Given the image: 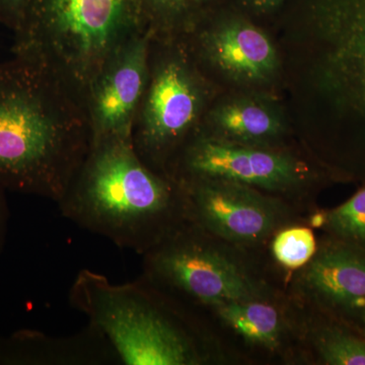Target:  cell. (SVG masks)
Masks as SVG:
<instances>
[{
	"label": "cell",
	"instance_id": "6da1fadb",
	"mask_svg": "<svg viewBox=\"0 0 365 365\" xmlns=\"http://www.w3.org/2000/svg\"><path fill=\"white\" fill-rule=\"evenodd\" d=\"M275 26L292 128L365 168V0H294Z\"/></svg>",
	"mask_w": 365,
	"mask_h": 365
},
{
	"label": "cell",
	"instance_id": "7a4b0ae2",
	"mask_svg": "<svg viewBox=\"0 0 365 365\" xmlns=\"http://www.w3.org/2000/svg\"><path fill=\"white\" fill-rule=\"evenodd\" d=\"M93 143L85 100L21 57L0 62V186L59 203Z\"/></svg>",
	"mask_w": 365,
	"mask_h": 365
},
{
	"label": "cell",
	"instance_id": "3957f363",
	"mask_svg": "<svg viewBox=\"0 0 365 365\" xmlns=\"http://www.w3.org/2000/svg\"><path fill=\"white\" fill-rule=\"evenodd\" d=\"M57 205L74 225L141 256L188 222L179 185L148 167L130 139L91 144Z\"/></svg>",
	"mask_w": 365,
	"mask_h": 365
},
{
	"label": "cell",
	"instance_id": "277c9868",
	"mask_svg": "<svg viewBox=\"0 0 365 365\" xmlns=\"http://www.w3.org/2000/svg\"><path fill=\"white\" fill-rule=\"evenodd\" d=\"M150 30L143 0H31L11 52L54 72L85 100L105 64Z\"/></svg>",
	"mask_w": 365,
	"mask_h": 365
},
{
	"label": "cell",
	"instance_id": "5b68a950",
	"mask_svg": "<svg viewBox=\"0 0 365 365\" xmlns=\"http://www.w3.org/2000/svg\"><path fill=\"white\" fill-rule=\"evenodd\" d=\"M165 297L143 276L117 284L85 269L76 275L68 299L111 344L121 364H203L204 346Z\"/></svg>",
	"mask_w": 365,
	"mask_h": 365
},
{
	"label": "cell",
	"instance_id": "8992f818",
	"mask_svg": "<svg viewBox=\"0 0 365 365\" xmlns=\"http://www.w3.org/2000/svg\"><path fill=\"white\" fill-rule=\"evenodd\" d=\"M222 93L201 71L179 35L151 32L148 83L131 131L139 158L167 176Z\"/></svg>",
	"mask_w": 365,
	"mask_h": 365
},
{
	"label": "cell",
	"instance_id": "52a82bcc",
	"mask_svg": "<svg viewBox=\"0 0 365 365\" xmlns=\"http://www.w3.org/2000/svg\"><path fill=\"white\" fill-rule=\"evenodd\" d=\"M201 71L222 93L280 96L282 66L271 34L242 14L204 9L180 34Z\"/></svg>",
	"mask_w": 365,
	"mask_h": 365
},
{
	"label": "cell",
	"instance_id": "ba28073f",
	"mask_svg": "<svg viewBox=\"0 0 365 365\" xmlns=\"http://www.w3.org/2000/svg\"><path fill=\"white\" fill-rule=\"evenodd\" d=\"M210 235L186 222L143 256V276L168 294L213 307L237 300L261 299L253 278Z\"/></svg>",
	"mask_w": 365,
	"mask_h": 365
},
{
	"label": "cell",
	"instance_id": "9c48e42d",
	"mask_svg": "<svg viewBox=\"0 0 365 365\" xmlns=\"http://www.w3.org/2000/svg\"><path fill=\"white\" fill-rule=\"evenodd\" d=\"M168 177L175 182L225 179L268 192H292L314 179L311 165L280 146L230 143L199 130L182 146Z\"/></svg>",
	"mask_w": 365,
	"mask_h": 365
},
{
	"label": "cell",
	"instance_id": "30bf717a",
	"mask_svg": "<svg viewBox=\"0 0 365 365\" xmlns=\"http://www.w3.org/2000/svg\"><path fill=\"white\" fill-rule=\"evenodd\" d=\"M176 182L184 195L187 220L211 237L257 244L272 234L282 220L280 204L248 185L225 179Z\"/></svg>",
	"mask_w": 365,
	"mask_h": 365
},
{
	"label": "cell",
	"instance_id": "8fae6325",
	"mask_svg": "<svg viewBox=\"0 0 365 365\" xmlns=\"http://www.w3.org/2000/svg\"><path fill=\"white\" fill-rule=\"evenodd\" d=\"M150 39L151 30L125 45L86 90L93 143L108 139L131 140L132 126L148 83Z\"/></svg>",
	"mask_w": 365,
	"mask_h": 365
},
{
	"label": "cell",
	"instance_id": "7c38bea8",
	"mask_svg": "<svg viewBox=\"0 0 365 365\" xmlns=\"http://www.w3.org/2000/svg\"><path fill=\"white\" fill-rule=\"evenodd\" d=\"M199 130L230 143L280 146L294 128L280 96L225 91L209 107Z\"/></svg>",
	"mask_w": 365,
	"mask_h": 365
},
{
	"label": "cell",
	"instance_id": "4fadbf2b",
	"mask_svg": "<svg viewBox=\"0 0 365 365\" xmlns=\"http://www.w3.org/2000/svg\"><path fill=\"white\" fill-rule=\"evenodd\" d=\"M117 353L88 325L78 333L52 336L21 329L0 337V365H116Z\"/></svg>",
	"mask_w": 365,
	"mask_h": 365
},
{
	"label": "cell",
	"instance_id": "5bb4252c",
	"mask_svg": "<svg viewBox=\"0 0 365 365\" xmlns=\"http://www.w3.org/2000/svg\"><path fill=\"white\" fill-rule=\"evenodd\" d=\"M309 294L343 309L365 307V254L332 247L314 256L302 276Z\"/></svg>",
	"mask_w": 365,
	"mask_h": 365
},
{
	"label": "cell",
	"instance_id": "9a60e30c",
	"mask_svg": "<svg viewBox=\"0 0 365 365\" xmlns=\"http://www.w3.org/2000/svg\"><path fill=\"white\" fill-rule=\"evenodd\" d=\"M212 309L225 325L252 344L268 349L279 345L283 330L279 313L261 299L230 302Z\"/></svg>",
	"mask_w": 365,
	"mask_h": 365
},
{
	"label": "cell",
	"instance_id": "2e32d148",
	"mask_svg": "<svg viewBox=\"0 0 365 365\" xmlns=\"http://www.w3.org/2000/svg\"><path fill=\"white\" fill-rule=\"evenodd\" d=\"M272 252L276 261L284 267L302 268L316 255V237L307 227L287 228L274 237Z\"/></svg>",
	"mask_w": 365,
	"mask_h": 365
},
{
	"label": "cell",
	"instance_id": "e0dca14e",
	"mask_svg": "<svg viewBox=\"0 0 365 365\" xmlns=\"http://www.w3.org/2000/svg\"><path fill=\"white\" fill-rule=\"evenodd\" d=\"M151 32L158 35H180L193 19L189 0H143Z\"/></svg>",
	"mask_w": 365,
	"mask_h": 365
},
{
	"label": "cell",
	"instance_id": "ac0fdd59",
	"mask_svg": "<svg viewBox=\"0 0 365 365\" xmlns=\"http://www.w3.org/2000/svg\"><path fill=\"white\" fill-rule=\"evenodd\" d=\"M327 225L343 239L365 245V189L331 211Z\"/></svg>",
	"mask_w": 365,
	"mask_h": 365
},
{
	"label": "cell",
	"instance_id": "d6986e66",
	"mask_svg": "<svg viewBox=\"0 0 365 365\" xmlns=\"http://www.w3.org/2000/svg\"><path fill=\"white\" fill-rule=\"evenodd\" d=\"M317 345L327 364L365 365V340L339 331H327Z\"/></svg>",
	"mask_w": 365,
	"mask_h": 365
},
{
	"label": "cell",
	"instance_id": "ffe728a7",
	"mask_svg": "<svg viewBox=\"0 0 365 365\" xmlns=\"http://www.w3.org/2000/svg\"><path fill=\"white\" fill-rule=\"evenodd\" d=\"M31 0H0V24L9 30L19 28Z\"/></svg>",
	"mask_w": 365,
	"mask_h": 365
},
{
	"label": "cell",
	"instance_id": "44dd1931",
	"mask_svg": "<svg viewBox=\"0 0 365 365\" xmlns=\"http://www.w3.org/2000/svg\"><path fill=\"white\" fill-rule=\"evenodd\" d=\"M249 16H268L279 11L287 0H237Z\"/></svg>",
	"mask_w": 365,
	"mask_h": 365
},
{
	"label": "cell",
	"instance_id": "7402d4cb",
	"mask_svg": "<svg viewBox=\"0 0 365 365\" xmlns=\"http://www.w3.org/2000/svg\"><path fill=\"white\" fill-rule=\"evenodd\" d=\"M6 194V190L0 186V255L2 254L4 247H6L7 234H9V218H11V211H9Z\"/></svg>",
	"mask_w": 365,
	"mask_h": 365
},
{
	"label": "cell",
	"instance_id": "603a6c76",
	"mask_svg": "<svg viewBox=\"0 0 365 365\" xmlns=\"http://www.w3.org/2000/svg\"><path fill=\"white\" fill-rule=\"evenodd\" d=\"M213 1L215 0H189L190 6L194 14L193 18L197 14L212 6Z\"/></svg>",
	"mask_w": 365,
	"mask_h": 365
}]
</instances>
